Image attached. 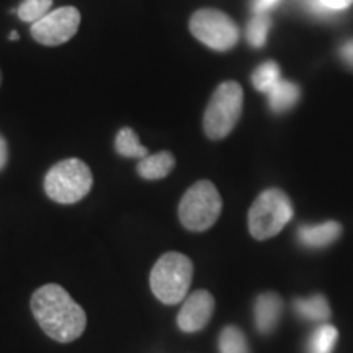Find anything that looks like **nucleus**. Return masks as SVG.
<instances>
[{
    "label": "nucleus",
    "mask_w": 353,
    "mask_h": 353,
    "mask_svg": "<svg viewBox=\"0 0 353 353\" xmlns=\"http://www.w3.org/2000/svg\"><path fill=\"white\" fill-rule=\"evenodd\" d=\"M293 216V206L285 192L265 190L249 210V231L254 239L267 241L276 236Z\"/></svg>",
    "instance_id": "nucleus-6"
},
{
    "label": "nucleus",
    "mask_w": 353,
    "mask_h": 353,
    "mask_svg": "<svg viewBox=\"0 0 353 353\" xmlns=\"http://www.w3.org/2000/svg\"><path fill=\"white\" fill-rule=\"evenodd\" d=\"M270 30V19L267 13H257L250 20L249 28H247V39L254 48H262L267 41V33Z\"/></svg>",
    "instance_id": "nucleus-19"
},
{
    "label": "nucleus",
    "mask_w": 353,
    "mask_h": 353,
    "mask_svg": "<svg viewBox=\"0 0 353 353\" xmlns=\"http://www.w3.org/2000/svg\"><path fill=\"white\" fill-rule=\"evenodd\" d=\"M190 32L198 41L214 51H228L236 46L239 30L224 12L201 8L190 19Z\"/></svg>",
    "instance_id": "nucleus-7"
},
{
    "label": "nucleus",
    "mask_w": 353,
    "mask_h": 353,
    "mask_svg": "<svg viewBox=\"0 0 353 353\" xmlns=\"http://www.w3.org/2000/svg\"><path fill=\"white\" fill-rule=\"evenodd\" d=\"M223 211V200L218 188L210 180L193 183L179 205V218L185 229L192 232L208 231Z\"/></svg>",
    "instance_id": "nucleus-4"
},
{
    "label": "nucleus",
    "mask_w": 353,
    "mask_h": 353,
    "mask_svg": "<svg viewBox=\"0 0 353 353\" xmlns=\"http://www.w3.org/2000/svg\"><path fill=\"white\" fill-rule=\"evenodd\" d=\"M174 154L169 151H162L154 154V156H145L144 159H141L136 170H138L139 176H143L144 180H161L169 175L174 170Z\"/></svg>",
    "instance_id": "nucleus-12"
},
{
    "label": "nucleus",
    "mask_w": 353,
    "mask_h": 353,
    "mask_svg": "<svg viewBox=\"0 0 353 353\" xmlns=\"http://www.w3.org/2000/svg\"><path fill=\"white\" fill-rule=\"evenodd\" d=\"M341 54L348 64L353 65V39L352 41H347L345 44H343L342 50H341Z\"/></svg>",
    "instance_id": "nucleus-24"
},
{
    "label": "nucleus",
    "mask_w": 353,
    "mask_h": 353,
    "mask_svg": "<svg viewBox=\"0 0 353 353\" xmlns=\"http://www.w3.org/2000/svg\"><path fill=\"white\" fill-rule=\"evenodd\" d=\"M283 311V301L276 293H263L255 301V324L260 334H270L275 330Z\"/></svg>",
    "instance_id": "nucleus-10"
},
{
    "label": "nucleus",
    "mask_w": 353,
    "mask_h": 353,
    "mask_svg": "<svg viewBox=\"0 0 353 353\" xmlns=\"http://www.w3.org/2000/svg\"><path fill=\"white\" fill-rule=\"evenodd\" d=\"M353 3V0H314L312 7H316V10L324 8L327 12H337V10H345Z\"/></svg>",
    "instance_id": "nucleus-21"
},
{
    "label": "nucleus",
    "mask_w": 353,
    "mask_h": 353,
    "mask_svg": "<svg viewBox=\"0 0 353 353\" xmlns=\"http://www.w3.org/2000/svg\"><path fill=\"white\" fill-rule=\"evenodd\" d=\"M342 226L335 221H327V223L317 224V226H301L298 229L299 242L306 247L312 249H321L327 247L341 237Z\"/></svg>",
    "instance_id": "nucleus-11"
},
{
    "label": "nucleus",
    "mask_w": 353,
    "mask_h": 353,
    "mask_svg": "<svg viewBox=\"0 0 353 353\" xmlns=\"http://www.w3.org/2000/svg\"><path fill=\"white\" fill-rule=\"evenodd\" d=\"M193 280V262L180 252H167L154 263L149 283L159 301L176 304L187 296Z\"/></svg>",
    "instance_id": "nucleus-3"
},
{
    "label": "nucleus",
    "mask_w": 353,
    "mask_h": 353,
    "mask_svg": "<svg viewBox=\"0 0 353 353\" xmlns=\"http://www.w3.org/2000/svg\"><path fill=\"white\" fill-rule=\"evenodd\" d=\"M10 39H13V41H17V39H19V33L13 32V33L10 34Z\"/></svg>",
    "instance_id": "nucleus-25"
},
{
    "label": "nucleus",
    "mask_w": 353,
    "mask_h": 353,
    "mask_svg": "<svg viewBox=\"0 0 353 353\" xmlns=\"http://www.w3.org/2000/svg\"><path fill=\"white\" fill-rule=\"evenodd\" d=\"M32 312L43 332L59 343L77 341L87 327V314L61 285H43L33 293Z\"/></svg>",
    "instance_id": "nucleus-1"
},
{
    "label": "nucleus",
    "mask_w": 353,
    "mask_h": 353,
    "mask_svg": "<svg viewBox=\"0 0 353 353\" xmlns=\"http://www.w3.org/2000/svg\"><path fill=\"white\" fill-rule=\"evenodd\" d=\"M278 81H280V69H278L276 63H272V61L259 65L252 76L255 88L260 92H267V94L275 87V83Z\"/></svg>",
    "instance_id": "nucleus-17"
},
{
    "label": "nucleus",
    "mask_w": 353,
    "mask_h": 353,
    "mask_svg": "<svg viewBox=\"0 0 353 353\" xmlns=\"http://www.w3.org/2000/svg\"><path fill=\"white\" fill-rule=\"evenodd\" d=\"M242 101L244 92L237 82H223L216 88L203 117V130L210 139L219 141L234 130L241 118Z\"/></svg>",
    "instance_id": "nucleus-5"
},
{
    "label": "nucleus",
    "mask_w": 353,
    "mask_h": 353,
    "mask_svg": "<svg viewBox=\"0 0 353 353\" xmlns=\"http://www.w3.org/2000/svg\"><path fill=\"white\" fill-rule=\"evenodd\" d=\"M52 0H23L19 7L20 20L34 23L50 12Z\"/></svg>",
    "instance_id": "nucleus-20"
},
{
    "label": "nucleus",
    "mask_w": 353,
    "mask_h": 353,
    "mask_svg": "<svg viewBox=\"0 0 353 353\" xmlns=\"http://www.w3.org/2000/svg\"><path fill=\"white\" fill-rule=\"evenodd\" d=\"M278 0H255L254 3V8L257 13H265L268 10V8H272Z\"/></svg>",
    "instance_id": "nucleus-23"
},
{
    "label": "nucleus",
    "mask_w": 353,
    "mask_h": 353,
    "mask_svg": "<svg viewBox=\"0 0 353 353\" xmlns=\"http://www.w3.org/2000/svg\"><path fill=\"white\" fill-rule=\"evenodd\" d=\"M219 353H249L245 335L236 325H228L219 334Z\"/></svg>",
    "instance_id": "nucleus-16"
},
{
    "label": "nucleus",
    "mask_w": 353,
    "mask_h": 353,
    "mask_svg": "<svg viewBox=\"0 0 353 353\" xmlns=\"http://www.w3.org/2000/svg\"><path fill=\"white\" fill-rule=\"evenodd\" d=\"M7 161H8V145H7V141L3 139V136L0 134V170L7 165Z\"/></svg>",
    "instance_id": "nucleus-22"
},
{
    "label": "nucleus",
    "mask_w": 353,
    "mask_h": 353,
    "mask_svg": "<svg viewBox=\"0 0 353 353\" xmlns=\"http://www.w3.org/2000/svg\"><path fill=\"white\" fill-rule=\"evenodd\" d=\"M0 85H2V70H0Z\"/></svg>",
    "instance_id": "nucleus-26"
},
{
    "label": "nucleus",
    "mask_w": 353,
    "mask_h": 353,
    "mask_svg": "<svg viewBox=\"0 0 353 353\" xmlns=\"http://www.w3.org/2000/svg\"><path fill=\"white\" fill-rule=\"evenodd\" d=\"M114 151L123 157H139L144 159L149 156L148 149L141 145L138 134L131 130V128H123L117 134L114 139Z\"/></svg>",
    "instance_id": "nucleus-15"
},
{
    "label": "nucleus",
    "mask_w": 353,
    "mask_h": 353,
    "mask_svg": "<svg viewBox=\"0 0 353 353\" xmlns=\"http://www.w3.org/2000/svg\"><path fill=\"white\" fill-rule=\"evenodd\" d=\"M92 187L94 175L90 167L77 157L57 162L44 176V192L48 198L61 205H74L83 200Z\"/></svg>",
    "instance_id": "nucleus-2"
},
{
    "label": "nucleus",
    "mask_w": 353,
    "mask_h": 353,
    "mask_svg": "<svg viewBox=\"0 0 353 353\" xmlns=\"http://www.w3.org/2000/svg\"><path fill=\"white\" fill-rule=\"evenodd\" d=\"M81 26V12L76 7H61L48 12L32 25L34 41L44 46H59L70 41Z\"/></svg>",
    "instance_id": "nucleus-8"
},
{
    "label": "nucleus",
    "mask_w": 353,
    "mask_h": 353,
    "mask_svg": "<svg viewBox=\"0 0 353 353\" xmlns=\"http://www.w3.org/2000/svg\"><path fill=\"white\" fill-rule=\"evenodd\" d=\"M268 99H270V107L273 112H286L298 101L299 88L294 83L280 79L275 83V87L268 92Z\"/></svg>",
    "instance_id": "nucleus-13"
},
{
    "label": "nucleus",
    "mask_w": 353,
    "mask_h": 353,
    "mask_svg": "<svg viewBox=\"0 0 353 353\" xmlns=\"http://www.w3.org/2000/svg\"><path fill=\"white\" fill-rule=\"evenodd\" d=\"M339 332L334 325H322L314 332L311 339V353H332L337 343Z\"/></svg>",
    "instance_id": "nucleus-18"
},
{
    "label": "nucleus",
    "mask_w": 353,
    "mask_h": 353,
    "mask_svg": "<svg viewBox=\"0 0 353 353\" xmlns=\"http://www.w3.org/2000/svg\"><path fill=\"white\" fill-rule=\"evenodd\" d=\"M294 309H296V314L301 316L303 319L309 321H324L330 316V307L327 299L321 294L316 296L296 299L294 301Z\"/></svg>",
    "instance_id": "nucleus-14"
},
{
    "label": "nucleus",
    "mask_w": 353,
    "mask_h": 353,
    "mask_svg": "<svg viewBox=\"0 0 353 353\" xmlns=\"http://www.w3.org/2000/svg\"><path fill=\"white\" fill-rule=\"evenodd\" d=\"M214 311V298L210 291L198 290L185 299L179 316H176V324L182 332L193 334L198 330L205 329L211 321Z\"/></svg>",
    "instance_id": "nucleus-9"
}]
</instances>
